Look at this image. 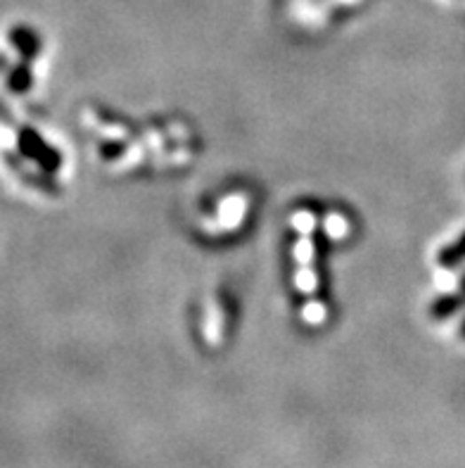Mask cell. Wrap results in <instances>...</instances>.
<instances>
[{
	"instance_id": "7a4b0ae2",
	"label": "cell",
	"mask_w": 465,
	"mask_h": 468,
	"mask_svg": "<svg viewBox=\"0 0 465 468\" xmlns=\"http://www.w3.org/2000/svg\"><path fill=\"white\" fill-rule=\"evenodd\" d=\"M461 262H465V234L439 255V264L446 266V269H453Z\"/></svg>"
},
{
	"instance_id": "5b68a950",
	"label": "cell",
	"mask_w": 465,
	"mask_h": 468,
	"mask_svg": "<svg viewBox=\"0 0 465 468\" xmlns=\"http://www.w3.org/2000/svg\"><path fill=\"white\" fill-rule=\"evenodd\" d=\"M461 293H463V295H465V276H463V278H461Z\"/></svg>"
},
{
	"instance_id": "8992f818",
	"label": "cell",
	"mask_w": 465,
	"mask_h": 468,
	"mask_svg": "<svg viewBox=\"0 0 465 468\" xmlns=\"http://www.w3.org/2000/svg\"><path fill=\"white\" fill-rule=\"evenodd\" d=\"M461 336H463V337H465V321H463V330H461Z\"/></svg>"
},
{
	"instance_id": "6da1fadb",
	"label": "cell",
	"mask_w": 465,
	"mask_h": 468,
	"mask_svg": "<svg viewBox=\"0 0 465 468\" xmlns=\"http://www.w3.org/2000/svg\"><path fill=\"white\" fill-rule=\"evenodd\" d=\"M41 55V38L34 29L15 24L0 36V86L12 96H27L36 76L34 62Z\"/></svg>"
},
{
	"instance_id": "277c9868",
	"label": "cell",
	"mask_w": 465,
	"mask_h": 468,
	"mask_svg": "<svg viewBox=\"0 0 465 468\" xmlns=\"http://www.w3.org/2000/svg\"><path fill=\"white\" fill-rule=\"evenodd\" d=\"M327 224H330V228H333L330 234H335V235H340L342 228H344V224H342V221H337V219H330Z\"/></svg>"
},
{
	"instance_id": "3957f363",
	"label": "cell",
	"mask_w": 465,
	"mask_h": 468,
	"mask_svg": "<svg viewBox=\"0 0 465 468\" xmlns=\"http://www.w3.org/2000/svg\"><path fill=\"white\" fill-rule=\"evenodd\" d=\"M465 302V295L458 293V295H449V297H442V300L437 302L435 307H432V314L437 316V319H446V316L456 314L458 309L463 307Z\"/></svg>"
}]
</instances>
